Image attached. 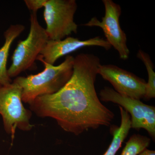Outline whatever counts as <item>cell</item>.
Returning a JSON list of instances; mask_svg holds the SVG:
<instances>
[{
  "label": "cell",
  "mask_w": 155,
  "mask_h": 155,
  "mask_svg": "<svg viewBox=\"0 0 155 155\" xmlns=\"http://www.w3.org/2000/svg\"><path fill=\"white\" fill-rule=\"evenodd\" d=\"M45 0H25V5L32 13H36L39 9L43 8Z\"/></svg>",
  "instance_id": "14"
},
{
  "label": "cell",
  "mask_w": 155,
  "mask_h": 155,
  "mask_svg": "<svg viewBox=\"0 0 155 155\" xmlns=\"http://www.w3.org/2000/svg\"><path fill=\"white\" fill-rule=\"evenodd\" d=\"M150 143V139L146 136L134 134L127 142L120 155H138L147 149Z\"/></svg>",
  "instance_id": "13"
},
{
  "label": "cell",
  "mask_w": 155,
  "mask_h": 155,
  "mask_svg": "<svg viewBox=\"0 0 155 155\" xmlns=\"http://www.w3.org/2000/svg\"><path fill=\"white\" fill-rule=\"evenodd\" d=\"M100 96L101 101L117 104L130 114L131 128L137 130L143 128L155 139V107L146 104L140 100L123 96L108 87L101 91Z\"/></svg>",
  "instance_id": "6"
},
{
  "label": "cell",
  "mask_w": 155,
  "mask_h": 155,
  "mask_svg": "<svg viewBox=\"0 0 155 155\" xmlns=\"http://www.w3.org/2000/svg\"><path fill=\"white\" fill-rule=\"evenodd\" d=\"M98 74L110 82L119 94L136 100L144 98L147 82L133 73L113 64H101Z\"/></svg>",
  "instance_id": "8"
},
{
  "label": "cell",
  "mask_w": 155,
  "mask_h": 155,
  "mask_svg": "<svg viewBox=\"0 0 155 155\" xmlns=\"http://www.w3.org/2000/svg\"><path fill=\"white\" fill-rule=\"evenodd\" d=\"M24 25L21 24L11 25L4 32L5 42L0 48V84L6 85L12 83L7 69V64L9 51L14 40L25 30Z\"/></svg>",
  "instance_id": "10"
},
{
  "label": "cell",
  "mask_w": 155,
  "mask_h": 155,
  "mask_svg": "<svg viewBox=\"0 0 155 155\" xmlns=\"http://www.w3.org/2000/svg\"><path fill=\"white\" fill-rule=\"evenodd\" d=\"M101 47L106 50L111 48V45L106 39L97 36L81 40L72 37L60 40L49 39L37 60L43 63L54 65L59 58L84 47Z\"/></svg>",
  "instance_id": "9"
},
{
  "label": "cell",
  "mask_w": 155,
  "mask_h": 155,
  "mask_svg": "<svg viewBox=\"0 0 155 155\" xmlns=\"http://www.w3.org/2000/svg\"><path fill=\"white\" fill-rule=\"evenodd\" d=\"M101 65L93 54L78 55L69 81L56 93L36 98L29 104L31 110L39 117L55 119L63 130L75 135L109 126L115 115L101 102L95 87Z\"/></svg>",
  "instance_id": "1"
},
{
  "label": "cell",
  "mask_w": 155,
  "mask_h": 155,
  "mask_svg": "<svg viewBox=\"0 0 155 155\" xmlns=\"http://www.w3.org/2000/svg\"><path fill=\"white\" fill-rule=\"evenodd\" d=\"M30 22V31L27 38L19 41L13 53L12 64L8 69L11 78L26 70L35 69V60L49 40L45 29L38 22L36 13H31Z\"/></svg>",
  "instance_id": "3"
},
{
  "label": "cell",
  "mask_w": 155,
  "mask_h": 155,
  "mask_svg": "<svg viewBox=\"0 0 155 155\" xmlns=\"http://www.w3.org/2000/svg\"><path fill=\"white\" fill-rule=\"evenodd\" d=\"M138 155H155V151L152 150L145 149Z\"/></svg>",
  "instance_id": "15"
},
{
  "label": "cell",
  "mask_w": 155,
  "mask_h": 155,
  "mask_svg": "<svg viewBox=\"0 0 155 155\" xmlns=\"http://www.w3.org/2000/svg\"><path fill=\"white\" fill-rule=\"evenodd\" d=\"M74 57L68 55L57 66L43 63L45 69L35 75L19 76L13 82L22 89V101L30 104L37 97L56 93L72 77Z\"/></svg>",
  "instance_id": "2"
},
{
  "label": "cell",
  "mask_w": 155,
  "mask_h": 155,
  "mask_svg": "<svg viewBox=\"0 0 155 155\" xmlns=\"http://www.w3.org/2000/svg\"><path fill=\"white\" fill-rule=\"evenodd\" d=\"M22 95V89L17 84H0V114L5 130L13 140L17 128L28 131L34 126L30 122L32 113L23 106Z\"/></svg>",
  "instance_id": "4"
},
{
  "label": "cell",
  "mask_w": 155,
  "mask_h": 155,
  "mask_svg": "<svg viewBox=\"0 0 155 155\" xmlns=\"http://www.w3.org/2000/svg\"><path fill=\"white\" fill-rule=\"evenodd\" d=\"M105 8L104 16L100 21L93 17L84 25L88 27H99L102 28L106 40L119 53L122 60L129 58L130 51L127 47L126 34L121 28L119 18L122 14L121 7L112 0H103Z\"/></svg>",
  "instance_id": "7"
},
{
  "label": "cell",
  "mask_w": 155,
  "mask_h": 155,
  "mask_svg": "<svg viewBox=\"0 0 155 155\" xmlns=\"http://www.w3.org/2000/svg\"><path fill=\"white\" fill-rule=\"evenodd\" d=\"M44 17L49 39L60 40L72 33H77L74 15L78 5L75 0H45Z\"/></svg>",
  "instance_id": "5"
},
{
  "label": "cell",
  "mask_w": 155,
  "mask_h": 155,
  "mask_svg": "<svg viewBox=\"0 0 155 155\" xmlns=\"http://www.w3.org/2000/svg\"><path fill=\"white\" fill-rule=\"evenodd\" d=\"M121 116V125L119 127L111 126L110 132L113 138L107 150L103 155H116L122 143L127 137L131 128L130 116L122 107L119 106Z\"/></svg>",
  "instance_id": "11"
},
{
  "label": "cell",
  "mask_w": 155,
  "mask_h": 155,
  "mask_svg": "<svg viewBox=\"0 0 155 155\" xmlns=\"http://www.w3.org/2000/svg\"><path fill=\"white\" fill-rule=\"evenodd\" d=\"M137 57L144 64L147 71L148 80L146 84L145 94L144 98L146 101L155 97V73L153 64L148 54L141 50H139Z\"/></svg>",
  "instance_id": "12"
}]
</instances>
